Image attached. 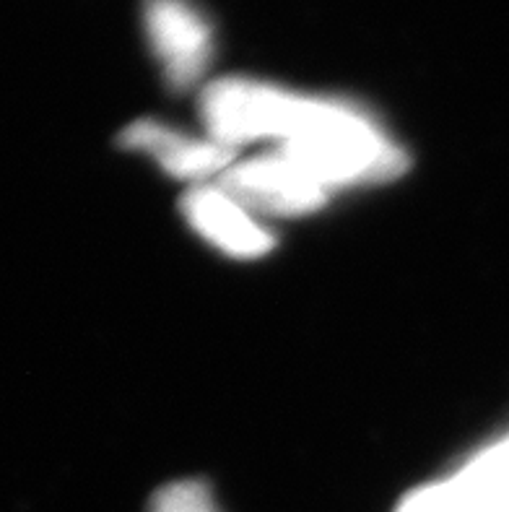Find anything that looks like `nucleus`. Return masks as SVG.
I'll return each mask as SVG.
<instances>
[{
    "label": "nucleus",
    "instance_id": "f257e3e1",
    "mask_svg": "<svg viewBox=\"0 0 509 512\" xmlns=\"http://www.w3.org/2000/svg\"><path fill=\"white\" fill-rule=\"evenodd\" d=\"M276 149L328 190L377 185L408 169L406 151L369 112L346 99L304 94L297 123Z\"/></svg>",
    "mask_w": 509,
    "mask_h": 512
},
{
    "label": "nucleus",
    "instance_id": "f03ea898",
    "mask_svg": "<svg viewBox=\"0 0 509 512\" xmlns=\"http://www.w3.org/2000/svg\"><path fill=\"white\" fill-rule=\"evenodd\" d=\"M304 94L258 78H216L200 91V120L206 136L226 149H242L247 143H284L297 123Z\"/></svg>",
    "mask_w": 509,
    "mask_h": 512
},
{
    "label": "nucleus",
    "instance_id": "7ed1b4c3",
    "mask_svg": "<svg viewBox=\"0 0 509 512\" xmlns=\"http://www.w3.org/2000/svg\"><path fill=\"white\" fill-rule=\"evenodd\" d=\"M219 185L258 219H299L325 208L330 190L307 175L284 151L237 159Z\"/></svg>",
    "mask_w": 509,
    "mask_h": 512
},
{
    "label": "nucleus",
    "instance_id": "20e7f679",
    "mask_svg": "<svg viewBox=\"0 0 509 512\" xmlns=\"http://www.w3.org/2000/svg\"><path fill=\"white\" fill-rule=\"evenodd\" d=\"M143 26L172 89H190L206 76L213 58V29L190 0H146Z\"/></svg>",
    "mask_w": 509,
    "mask_h": 512
},
{
    "label": "nucleus",
    "instance_id": "39448f33",
    "mask_svg": "<svg viewBox=\"0 0 509 512\" xmlns=\"http://www.w3.org/2000/svg\"><path fill=\"white\" fill-rule=\"evenodd\" d=\"M180 208L187 227L229 258L258 260L271 255L276 247V234L219 182L190 185Z\"/></svg>",
    "mask_w": 509,
    "mask_h": 512
},
{
    "label": "nucleus",
    "instance_id": "423d86ee",
    "mask_svg": "<svg viewBox=\"0 0 509 512\" xmlns=\"http://www.w3.org/2000/svg\"><path fill=\"white\" fill-rule=\"evenodd\" d=\"M120 146L133 154L149 156L159 169H164L174 180H187L193 185L221 177L237 162V151L226 149L224 143L211 136H187L172 125L159 120H136L120 133Z\"/></svg>",
    "mask_w": 509,
    "mask_h": 512
},
{
    "label": "nucleus",
    "instance_id": "0eeeda50",
    "mask_svg": "<svg viewBox=\"0 0 509 512\" xmlns=\"http://www.w3.org/2000/svg\"><path fill=\"white\" fill-rule=\"evenodd\" d=\"M149 512H221L211 487L200 479H180L164 484L151 497Z\"/></svg>",
    "mask_w": 509,
    "mask_h": 512
}]
</instances>
